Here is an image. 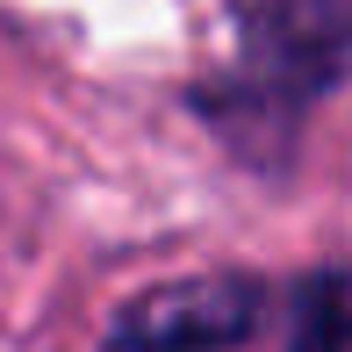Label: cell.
<instances>
[{
  "instance_id": "1",
  "label": "cell",
  "mask_w": 352,
  "mask_h": 352,
  "mask_svg": "<svg viewBox=\"0 0 352 352\" xmlns=\"http://www.w3.org/2000/svg\"><path fill=\"white\" fill-rule=\"evenodd\" d=\"M237 65L195 87V108L245 158H274L302 108L352 79V0H230Z\"/></svg>"
},
{
  "instance_id": "2",
  "label": "cell",
  "mask_w": 352,
  "mask_h": 352,
  "mask_svg": "<svg viewBox=\"0 0 352 352\" xmlns=\"http://www.w3.org/2000/svg\"><path fill=\"white\" fill-rule=\"evenodd\" d=\"M266 316V287L252 274H187L130 295L108 316V352H237Z\"/></svg>"
},
{
  "instance_id": "3",
  "label": "cell",
  "mask_w": 352,
  "mask_h": 352,
  "mask_svg": "<svg viewBox=\"0 0 352 352\" xmlns=\"http://www.w3.org/2000/svg\"><path fill=\"white\" fill-rule=\"evenodd\" d=\"M287 316V352H352V274L324 266V274H302L280 302Z\"/></svg>"
}]
</instances>
